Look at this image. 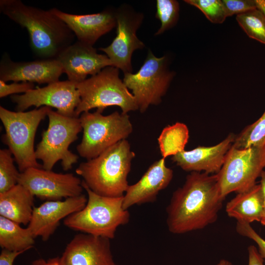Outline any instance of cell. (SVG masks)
Wrapping results in <instances>:
<instances>
[{"mask_svg": "<svg viewBox=\"0 0 265 265\" xmlns=\"http://www.w3.org/2000/svg\"><path fill=\"white\" fill-rule=\"evenodd\" d=\"M165 159L162 158L154 162L137 182L129 186L123 196L124 209L155 202L159 192L168 186L173 171L166 166Z\"/></svg>", "mask_w": 265, "mask_h": 265, "instance_id": "18", "label": "cell"}, {"mask_svg": "<svg viewBox=\"0 0 265 265\" xmlns=\"http://www.w3.org/2000/svg\"><path fill=\"white\" fill-rule=\"evenodd\" d=\"M134 157L129 141L124 139L98 157L81 162L75 171L94 192L104 196L122 197L129 186L128 176Z\"/></svg>", "mask_w": 265, "mask_h": 265, "instance_id": "3", "label": "cell"}, {"mask_svg": "<svg viewBox=\"0 0 265 265\" xmlns=\"http://www.w3.org/2000/svg\"><path fill=\"white\" fill-rule=\"evenodd\" d=\"M62 65L68 79L75 83L94 76L104 68L112 66L106 54H100L93 46L78 41L64 50L56 58Z\"/></svg>", "mask_w": 265, "mask_h": 265, "instance_id": "14", "label": "cell"}, {"mask_svg": "<svg viewBox=\"0 0 265 265\" xmlns=\"http://www.w3.org/2000/svg\"><path fill=\"white\" fill-rule=\"evenodd\" d=\"M261 186L263 196V213L261 223L265 226V171L263 170L260 175Z\"/></svg>", "mask_w": 265, "mask_h": 265, "instance_id": "36", "label": "cell"}, {"mask_svg": "<svg viewBox=\"0 0 265 265\" xmlns=\"http://www.w3.org/2000/svg\"><path fill=\"white\" fill-rule=\"evenodd\" d=\"M81 184L87 193V202L82 209L65 218L64 225L82 233L114 238L117 228L128 224L130 220V213L123 206V196L100 195L82 181Z\"/></svg>", "mask_w": 265, "mask_h": 265, "instance_id": "4", "label": "cell"}, {"mask_svg": "<svg viewBox=\"0 0 265 265\" xmlns=\"http://www.w3.org/2000/svg\"><path fill=\"white\" fill-rule=\"evenodd\" d=\"M224 199L220 193L216 174L190 172L183 186L173 193L166 207L169 231L183 234L213 223Z\"/></svg>", "mask_w": 265, "mask_h": 265, "instance_id": "1", "label": "cell"}, {"mask_svg": "<svg viewBox=\"0 0 265 265\" xmlns=\"http://www.w3.org/2000/svg\"><path fill=\"white\" fill-rule=\"evenodd\" d=\"M51 9L67 25L77 41L92 46L116 26V10L110 9L86 15L68 13L56 8Z\"/></svg>", "mask_w": 265, "mask_h": 265, "instance_id": "20", "label": "cell"}, {"mask_svg": "<svg viewBox=\"0 0 265 265\" xmlns=\"http://www.w3.org/2000/svg\"><path fill=\"white\" fill-rule=\"evenodd\" d=\"M235 137L236 135L230 133L214 146H198L190 151L184 150L172 156L171 159L186 171H203L210 174H216L222 167Z\"/></svg>", "mask_w": 265, "mask_h": 265, "instance_id": "19", "label": "cell"}, {"mask_svg": "<svg viewBox=\"0 0 265 265\" xmlns=\"http://www.w3.org/2000/svg\"><path fill=\"white\" fill-rule=\"evenodd\" d=\"M48 126L35 149L37 159L42 161V168L52 170L61 161L62 168L67 171L78 162L79 156L69 150L70 145L78 139L82 130L80 118L63 115L50 108L47 114Z\"/></svg>", "mask_w": 265, "mask_h": 265, "instance_id": "8", "label": "cell"}, {"mask_svg": "<svg viewBox=\"0 0 265 265\" xmlns=\"http://www.w3.org/2000/svg\"><path fill=\"white\" fill-rule=\"evenodd\" d=\"M265 145V111L254 123L236 135L232 146L238 149L264 147Z\"/></svg>", "mask_w": 265, "mask_h": 265, "instance_id": "26", "label": "cell"}, {"mask_svg": "<svg viewBox=\"0 0 265 265\" xmlns=\"http://www.w3.org/2000/svg\"><path fill=\"white\" fill-rule=\"evenodd\" d=\"M227 17L239 14L258 8V0H222Z\"/></svg>", "mask_w": 265, "mask_h": 265, "instance_id": "30", "label": "cell"}, {"mask_svg": "<svg viewBox=\"0 0 265 265\" xmlns=\"http://www.w3.org/2000/svg\"><path fill=\"white\" fill-rule=\"evenodd\" d=\"M175 72L170 71L166 56L157 57L149 50L139 70L124 73L123 81L132 90L138 110L144 112L150 105H158L166 94Z\"/></svg>", "mask_w": 265, "mask_h": 265, "instance_id": "9", "label": "cell"}, {"mask_svg": "<svg viewBox=\"0 0 265 265\" xmlns=\"http://www.w3.org/2000/svg\"><path fill=\"white\" fill-rule=\"evenodd\" d=\"M24 252L12 251L2 249L0 254V265H13L16 258Z\"/></svg>", "mask_w": 265, "mask_h": 265, "instance_id": "33", "label": "cell"}, {"mask_svg": "<svg viewBox=\"0 0 265 265\" xmlns=\"http://www.w3.org/2000/svg\"><path fill=\"white\" fill-rule=\"evenodd\" d=\"M60 259L62 265H116L110 239L84 233L72 238Z\"/></svg>", "mask_w": 265, "mask_h": 265, "instance_id": "17", "label": "cell"}, {"mask_svg": "<svg viewBox=\"0 0 265 265\" xmlns=\"http://www.w3.org/2000/svg\"><path fill=\"white\" fill-rule=\"evenodd\" d=\"M63 73L62 65L56 59L14 62L5 54L0 63V80L5 82L13 81L48 84L59 81Z\"/></svg>", "mask_w": 265, "mask_h": 265, "instance_id": "16", "label": "cell"}, {"mask_svg": "<svg viewBox=\"0 0 265 265\" xmlns=\"http://www.w3.org/2000/svg\"><path fill=\"white\" fill-rule=\"evenodd\" d=\"M82 181L72 173H59L43 168H29L20 173L18 184L34 196L46 201L62 200L82 194Z\"/></svg>", "mask_w": 265, "mask_h": 265, "instance_id": "11", "label": "cell"}, {"mask_svg": "<svg viewBox=\"0 0 265 265\" xmlns=\"http://www.w3.org/2000/svg\"><path fill=\"white\" fill-rule=\"evenodd\" d=\"M14 160L8 149L0 150V193L18 184L21 172L16 169Z\"/></svg>", "mask_w": 265, "mask_h": 265, "instance_id": "27", "label": "cell"}, {"mask_svg": "<svg viewBox=\"0 0 265 265\" xmlns=\"http://www.w3.org/2000/svg\"><path fill=\"white\" fill-rule=\"evenodd\" d=\"M156 18L161 22V26L155 33L160 35L177 24L179 16V3L175 0H157Z\"/></svg>", "mask_w": 265, "mask_h": 265, "instance_id": "28", "label": "cell"}, {"mask_svg": "<svg viewBox=\"0 0 265 265\" xmlns=\"http://www.w3.org/2000/svg\"><path fill=\"white\" fill-rule=\"evenodd\" d=\"M248 265H264V259L257 247L251 245L248 247Z\"/></svg>", "mask_w": 265, "mask_h": 265, "instance_id": "34", "label": "cell"}, {"mask_svg": "<svg viewBox=\"0 0 265 265\" xmlns=\"http://www.w3.org/2000/svg\"><path fill=\"white\" fill-rule=\"evenodd\" d=\"M236 231L242 236L253 240L257 244L258 251L263 259H265V240L251 226L250 224L237 221Z\"/></svg>", "mask_w": 265, "mask_h": 265, "instance_id": "31", "label": "cell"}, {"mask_svg": "<svg viewBox=\"0 0 265 265\" xmlns=\"http://www.w3.org/2000/svg\"><path fill=\"white\" fill-rule=\"evenodd\" d=\"M35 238L29 229L0 216V246L12 251H26L33 247Z\"/></svg>", "mask_w": 265, "mask_h": 265, "instance_id": "23", "label": "cell"}, {"mask_svg": "<svg viewBox=\"0 0 265 265\" xmlns=\"http://www.w3.org/2000/svg\"><path fill=\"white\" fill-rule=\"evenodd\" d=\"M188 139L189 131L185 124L177 122L165 127L158 138L162 158L173 156L185 150Z\"/></svg>", "mask_w": 265, "mask_h": 265, "instance_id": "24", "label": "cell"}, {"mask_svg": "<svg viewBox=\"0 0 265 265\" xmlns=\"http://www.w3.org/2000/svg\"><path fill=\"white\" fill-rule=\"evenodd\" d=\"M0 12L28 31L29 45L38 59H56L75 37L51 10L27 5L20 0H0Z\"/></svg>", "mask_w": 265, "mask_h": 265, "instance_id": "2", "label": "cell"}, {"mask_svg": "<svg viewBox=\"0 0 265 265\" xmlns=\"http://www.w3.org/2000/svg\"><path fill=\"white\" fill-rule=\"evenodd\" d=\"M102 112L97 109L93 113L83 112L79 117L83 135L76 149L79 155L87 160L98 157L109 147L126 139L132 132L128 113L115 111L103 115Z\"/></svg>", "mask_w": 265, "mask_h": 265, "instance_id": "7", "label": "cell"}, {"mask_svg": "<svg viewBox=\"0 0 265 265\" xmlns=\"http://www.w3.org/2000/svg\"><path fill=\"white\" fill-rule=\"evenodd\" d=\"M264 167V147L238 149L232 146L216 174L222 196L225 198L230 193L250 189L256 184Z\"/></svg>", "mask_w": 265, "mask_h": 265, "instance_id": "10", "label": "cell"}, {"mask_svg": "<svg viewBox=\"0 0 265 265\" xmlns=\"http://www.w3.org/2000/svg\"><path fill=\"white\" fill-rule=\"evenodd\" d=\"M143 18L142 14L128 9L127 6L116 10V36L108 46L99 49L107 56L112 66L124 73H132L131 58L133 52L145 47L136 35Z\"/></svg>", "mask_w": 265, "mask_h": 265, "instance_id": "13", "label": "cell"}, {"mask_svg": "<svg viewBox=\"0 0 265 265\" xmlns=\"http://www.w3.org/2000/svg\"><path fill=\"white\" fill-rule=\"evenodd\" d=\"M87 202V198L83 194L63 201H46L40 206L34 207L27 228L34 238L39 237L47 241L62 219L82 209Z\"/></svg>", "mask_w": 265, "mask_h": 265, "instance_id": "15", "label": "cell"}, {"mask_svg": "<svg viewBox=\"0 0 265 265\" xmlns=\"http://www.w3.org/2000/svg\"><path fill=\"white\" fill-rule=\"evenodd\" d=\"M50 108L44 106L26 112H15L0 106V119L5 132L2 141L14 156L21 173L29 168H42L36 158L34 138L40 122Z\"/></svg>", "mask_w": 265, "mask_h": 265, "instance_id": "6", "label": "cell"}, {"mask_svg": "<svg viewBox=\"0 0 265 265\" xmlns=\"http://www.w3.org/2000/svg\"><path fill=\"white\" fill-rule=\"evenodd\" d=\"M236 20L246 34L265 45V13L259 8L254 9L236 16Z\"/></svg>", "mask_w": 265, "mask_h": 265, "instance_id": "25", "label": "cell"}, {"mask_svg": "<svg viewBox=\"0 0 265 265\" xmlns=\"http://www.w3.org/2000/svg\"><path fill=\"white\" fill-rule=\"evenodd\" d=\"M184 1L200 10L212 23H222L227 17L222 0H185Z\"/></svg>", "mask_w": 265, "mask_h": 265, "instance_id": "29", "label": "cell"}, {"mask_svg": "<svg viewBox=\"0 0 265 265\" xmlns=\"http://www.w3.org/2000/svg\"><path fill=\"white\" fill-rule=\"evenodd\" d=\"M35 85L33 83L28 82H22L18 83L14 82L10 84H7L5 82L0 80V98H3L9 95L23 93L34 89Z\"/></svg>", "mask_w": 265, "mask_h": 265, "instance_id": "32", "label": "cell"}, {"mask_svg": "<svg viewBox=\"0 0 265 265\" xmlns=\"http://www.w3.org/2000/svg\"><path fill=\"white\" fill-rule=\"evenodd\" d=\"M225 210L229 217L237 221L249 224L261 222L263 213V196L260 184L238 193L227 203Z\"/></svg>", "mask_w": 265, "mask_h": 265, "instance_id": "22", "label": "cell"}, {"mask_svg": "<svg viewBox=\"0 0 265 265\" xmlns=\"http://www.w3.org/2000/svg\"><path fill=\"white\" fill-rule=\"evenodd\" d=\"M33 205L34 196L19 184L0 193V216L19 224H29Z\"/></svg>", "mask_w": 265, "mask_h": 265, "instance_id": "21", "label": "cell"}, {"mask_svg": "<svg viewBox=\"0 0 265 265\" xmlns=\"http://www.w3.org/2000/svg\"><path fill=\"white\" fill-rule=\"evenodd\" d=\"M216 265H233V264L227 260L222 259Z\"/></svg>", "mask_w": 265, "mask_h": 265, "instance_id": "37", "label": "cell"}, {"mask_svg": "<svg viewBox=\"0 0 265 265\" xmlns=\"http://www.w3.org/2000/svg\"><path fill=\"white\" fill-rule=\"evenodd\" d=\"M76 85L68 80H59L22 95H11L10 98L16 104L17 111H24L32 106L36 108L46 106L56 108L63 115L76 117L75 110L80 101Z\"/></svg>", "mask_w": 265, "mask_h": 265, "instance_id": "12", "label": "cell"}, {"mask_svg": "<svg viewBox=\"0 0 265 265\" xmlns=\"http://www.w3.org/2000/svg\"><path fill=\"white\" fill-rule=\"evenodd\" d=\"M119 69L113 66L104 68L95 75L77 83L80 101L76 117L97 108L103 112L109 106H118L128 113L138 109L135 99L119 77Z\"/></svg>", "mask_w": 265, "mask_h": 265, "instance_id": "5", "label": "cell"}, {"mask_svg": "<svg viewBox=\"0 0 265 265\" xmlns=\"http://www.w3.org/2000/svg\"><path fill=\"white\" fill-rule=\"evenodd\" d=\"M31 265H62L60 257H57L45 260L39 259L35 260Z\"/></svg>", "mask_w": 265, "mask_h": 265, "instance_id": "35", "label": "cell"}, {"mask_svg": "<svg viewBox=\"0 0 265 265\" xmlns=\"http://www.w3.org/2000/svg\"><path fill=\"white\" fill-rule=\"evenodd\" d=\"M264 152H265V146H264Z\"/></svg>", "mask_w": 265, "mask_h": 265, "instance_id": "38", "label": "cell"}]
</instances>
